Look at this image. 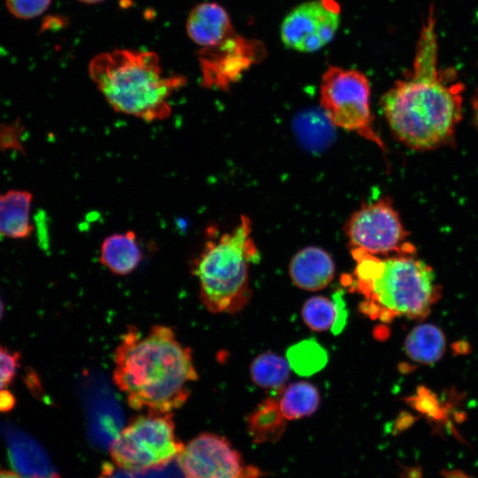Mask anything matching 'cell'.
Returning a JSON list of instances; mask_svg holds the SVG:
<instances>
[{
  "instance_id": "obj_1",
  "label": "cell",
  "mask_w": 478,
  "mask_h": 478,
  "mask_svg": "<svg viewBox=\"0 0 478 478\" xmlns=\"http://www.w3.org/2000/svg\"><path fill=\"white\" fill-rule=\"evenodd\" d=\"M433 8L423 24L412 69L383 95L382 109L394 135L412 150L450 143L462 118L463 83L437 65Z\"/></svg>"
},
{
  "instance_id": "obj_2",
  "label": "cell",
  "mask_w": 478,
  "mask_h": 478,
  "mask_svg": "<svg viewBox=\"0 0 478 478\" xmlns=\"http://www.w3.org/2000/svg\"><path fill=\"white\" fill-rule=\"evenodd\" d=\"M112 360V382L137 411L173 413L186 404L198 379L190 348L166 325H154L146 332L129 326Z\"/></svg>"
},
{
  "instance_id": "obj_3",
  "label": "cell",
  "mask_w": 478,
  "mask_h": 478,
  "mask_svg": "<svg viewBox=\"0 0 478 478\" xmlns=\"http://www.w3.org/2000/svg\"><path fill=\"white\" fill-rule=\"evenodd\" d=\"M351 253L355 269L342 278L343 283L363 296L358 309L370 319H423L440 297L434 271L413 254L382 258L358 249Z\"/></svg>"
},
{
  "instance_id": "obj_4",
  "label": "cell",
  "mask_w": 478,
  "mask_h": 478,
  "mask_svg": "<svg viewBox=\"0 0 478 478\" xmlns=\"http://www.w3.org/2000/svg\"><path fill=\"white\" fill-rule=\"evenodd\" d=\"M89 73L111 106L146 121L163 120L172 112L168 97L186 81L163 75L151 51L116 50L96 56Z\"/></svg>"
},
{
  "instance_id": "obj_5",
  "label": "cell",
  "mask_w": 478,
  "mask_h": 478,
  "mask_svg": "<svg viewBox=\"0 0 478 478\" xmlns=\"http://www.w3.org/2000/svg\"><path fill=\"white\" fill-rule=\"evenodd\" d=\"M251 220L242 215L229 232L206 240L191 263L199 298L212 313L235 314L249 302V266L258 260L252 239Z\"/></svg>"
},
{
  "instance_id": "obj_6",
  "label": "cell",
  "mask_w": 478,
  "mask_h": 478,
  "mask_svg": "<svg viewBox=\"0 0 478 478\" xmlns=\"http://www.w3.org/2000/svg\"><path fill=\"white\" fill-rule=\"evenodd\" d=\"M184 445L177 438L172 412H145L133 417L111 443L114 464L127 472H144L176 459Z\"/></svg>"
},
{
  "instance_id": "obj_7",
  "label": "cell",
  "mask_w": 478,
  "mask_h": 478,
  "mask_svg": "<svg viewBox=\"0 0 478 478\" xmlns=\"http://www.w3.org/2000/svg\"><path fill=\"white\" fill-rule=\"evenodd\" d=\"M320 102L333 125L355 132L385 150V145L374 127L370 83L363 73L329 66L322 75Z\"/></svg>"
},
{
  "instance_id": "obj_8",
  "label": "cell",
  "mask_w": 478,
  "mask_h": 478,
  "mask_svg": "<svg viewBox=\"0 0 478 478\" xmlns=\"http://www.w3.org/2000/svg\"><path fill=\"white\" fill-rule=\"evenodd\" d=\"M351 250L373 255L414 254L397 211L389 197L363 204L344 225Z\"/></svg>"
},
{
  "instance_id": "obj_9",
  "label": "cell",
  "mask_w": 478,
  "mask_h": 478,
  "mask_svg": "<svg viewBox=\"0 0 478 478\" xmlns=\"http://www.w3.org/2000/svg\"><path fill=\"white\" fill-rule=\"evenodd\" d=\"M176 462L186 478H258L263 473L246 466L224 436L201 433L190 440Z\"/></svg>"
},
{
  "instance_id": "obj_10",
  "label": "cell",
  "mask_w": 478,
  "mask_h": 478,
  "mask_svg": "<svg viewBox=\"0 0 478 478\" xmlns=\"http://www.w3.org/2000/svg\"><path fill=\"white\" fill-rule=\"evenodd\" d=\"M341 20L335 0H312L295 7L281 25L283 44L300 52H312L334 38Z\"/></svg>"
},
{
  "instance_id": "obj_11",
  "label": "cell",
  "mask_w": 478,
  "mask_h": 478,
  "mask_svg": "<svg viewBox=\"0 0 478 478\" xmlns=\"http://www.w3.org/2000/svg\"><path fill=\"white\" fill-rule=\"evenodd\" d=\"M264 49L258 42L236 34L220 44L203 48L197 53L201 65L202 85L209 89H228L242 73L262 58Z\"/></svg>"
},
{
  "instance_id": "obj_12",
  "label": "cell",
  "mask_w": 478,
  "mask_h": 478,
  "mask_svg": "<svg viewBox=\"0 0 478 478\" xmlns=\"http://www.w3.org/2000/svg\"><path fill=\"white\" fill-rule=\"evenodd\" d=\"M187 32L201 49L215 47L235 34L227 12L216 3L196 6L189 15Z\"/></svg>"
},
{
  "instance_id": "obj_13",
  "label": "cell",
  "mask_w": 478,
  "mask_h": 478,
  "mask_svg": "<svg viewBox=\"0 0 478 478\" xmlns=\"http://www.w3.org/2000/svg\"><path fill=\"white\" fill-rule=\"evenodd\" d=\"M0 431L8 445L12 466L30 477L58 478L56 474H48L49 460L40 445L19 428L11 424H2Z\"/></svg>"
},
{
  "instance_id": "obj_14",
  "label": "cell",
  "mask_w": 478,
  "mask_h": 478,
  "mask_svg": "<svg viewBox=\"0 0 478 478\" xmlns=\"http://www.w3.org/2000/svg\"><path fill=\"white\" fill-rule=\"evenodd\" d=\"M289 272L294 284L305 290L325 288L335 275V264L323 249L314 246L300 250L292 258Z\"/></svg>"
},
{
  "instance_id": "obj_15",
  "label": "cell",
  "mask_w": 478,
  "mask_h": 478,
  "mask_svg": "<svg viewBox=\"0 0 478 478\" xmlns=\"http://www.w3.org/2000/svg\"><path fill=\"white\" fill-rule=\"evenodd\" d=\"M33 195L25 189L0 193V235L27 239L33 232L31 207Z\"/></svg>"
},
{
  "instance_id": "obj_16",
  "label": "cell",
  "mask_w": 478,
  "mask_h": 478,
  "mask_svg": "<svg viewBox=\"0 0 478 478\" xmlns=\"http://www.w3.org/2000/svg\"><path fill=\"white\" fill-rule=\"evenodd\" d=\"M143 256L136 235L130 230L107 236L100 248L99 261L113 274L126 276L137 269Z\"/></svg>"
},
{
  "instance_id": "obj_17",
  "label": "cell",
  "mask_w": 478,
  "mask_h": 478,
  "mask_svg": "<svg viewBox=\"0 0 478 478\" xmlns=\"http://www.w3.org/2000/svg\"><path fill=\"white\" fill-rule=\"evenodd\" d=\"M279 401L267 397L247 416V429L257 443H274L281 439L286 428Z\"/></svg>"
},
{
  "instance_id": "obj_18",
  "label": "cell",
  "mask_w": 478,
  "mask_h": 478,
  "mask_svg": "<svg viewBox=\"0 0 478 478\" xmlns=\"http://www.w3.org/2000/svg\"><path fill=\"white\" fill-rule=\"evenodd\" d=\"M407 356L421 364L438 361L445 350V337L443 331L433 324H420L413 328L405 341Z\"/></svg>"
},
{
  "instance_id": "obj_19",
  "label": "cell",
  "mask_w": 478,
  "mask_h": 478,
  "mask_svg": "<svg viewBox=\"0 0 478 478\" xmlns=\"http://www.w3.org/2000/svg\"><path fill=\"white\" fill-rule=\"evenodd\" d=\"M278 401L284 418L292 420L313 414L320 405V397L313 384L297 382L286 387Z\"/></svg>"
},
{
  "instance_id": "obj_20",
  "label": "cell",
  "mask_w": 478,
  "mask_h": 478,
  "mask_svg": "<svg viewBox=\"0 0 478 478\" xmlns=\"http://www.w3.org/2000/svg\"><path fill=\"white\" fill-rule=\"evenodd\" d=\"M289 368L284 358L273 352H264L251 365V380L262 389L280 390L289 377Z\"/></svg>"
},
{
  "instance_id": "obj_21",
  "label": "cell",
  "mask_w": 478,
  "mask_h": 478,
  "mask_svg": "<svg viewBox=\"0 0 478 478\" xmlns=\"http://www.w3.org/2000/svg\"><path fill=\"white\" fill-rule=\"evenodd\" d=\"M327 351L314 339L301 341L287 351L289 366L298 374L312 375L328 362Z\"/></svg>"
},
{
  "instance_id": "obj_22",
  "label": "cell",
  "mask_w": 478,
  "mask_h": 478,
  "mask_svg": "<svg viewBox=\"0 0 478 478\" xmlns=\"http://www.w3.org/2000/svg\"><path fill=\"white\" fill-rule=\"evenodd\" d=\"M301 313L310 328L314 331H325L334 324L335 307L333 300L323 296H316L305 301Z\"/></svg>"
},
{
  "instance_id": "obj_23",
  "label": "cell",
  "mask_w": 478,
  "mask_h": 478,
  "mask_svg": "<svg viewBox=\"0 0 478 478\" xmlns=\"http://www.w3.org/2000/svg\"><path fill=\"white\" fill-rule=\"evenodd\" d=\"M10 12L19 19H32L46 11L50 0H5Z\"/></svg>"
},
{
  "instance_id": "obj_24",
  "label": "cell",
  "mask_w": 478,
  "mask_h": 478,
  "mask_svg": "<svg viewBox=\"0 0 478 478\" xmlns=\"http://www.w3.org/2000/svg\"><path fill=\"white\" fill-rule=\"evenodd\" d=\"M20 354L0 345V390L10 385L19 366Z\"/></svg>"
},
{
  "instance_id": "obj_25",
  "label": "cell",
  "mask_w": 478,
  "mask_h": 478,
  "mask_svg": "<svg viewBox=\"0 0 478 478\" xmlns=\"http://www.w3.org/2000/svg\"><path fill=\"white\" fill-rule=\"evenodd\" d=\"M20 127L19 123L0 127V149L14 148L18 150L21 148L20 135H19Z\"/></svg>"
},
{
  "instance_id": "obj_26",
  "label": "cell",
  "mask_w": 478,
  "mask_h": 478,
  "mask_svg": "<svg viewBox=\"0 0 478 478\" xmlns=\"http://www.w3.org/2000/svg\"><path fill=\"white\" fill-rule=\"evenodd\" d=\"M343 295V291L339 290V291H335L333 294V297H332V300L335 307V318L334 324L331 328V331L335 335H338L343 331L347 321L348 312L345 308V303H344Z\"/></svg>"
},
{
  "instance_id": "obj_27",
  "label": "cell",
  "mask_w": 478,
  "mask_h": 478,
  "mask_svg": "<svg viewBox=\"0 0 478 478\" xmlns=\"http://www.w3.org/2000/svg\"><path fill=\"white\" fill-rule=\"evenodd\" d=\"M15 405L14 396L7 389L0 390V412L11 411Z\"/></svg>"
},
{
  "instance_id": "obj_28",
  "label": "cell",
  "mask_w": 478,
  "mask_h": 478,
  "mask_svg": "<svg viewBox=\"0 0 478 478\" xmlns=\"http://www.w3.org/2000/svg\"><path fill=\"white\" fill-rule=\"evenodd\" d=\"M443 478H474L461 470H444L443 471Z\"/></svg>"
},
{
  "instance_id": "obj_29",
  "label": "cell",
  "mask_w": 478,
  "mask_h": 478,
  "mask_svg": "<svg viewBox=\"0 0 478 478\" xmlns=\"http://www.w3.org/2000/svg\"><path fill=\"white\" fill-rule=\"evenodd\" d=\"M0 478H39L21 475L18 473L0 469Z\"/></svg>"
},
{
  "instance_id": "obj_30",
  "label": "cell",
  "mask_w": 478,
  "mask_h": 478,
  "mask_svg": "<svg viewBox=\"0 0 478 478\" xmlns=\"http://www.w3.org/2000/svg\"><path fill=\"white\" fill-rule=\"evenodd\" d=\"M473 112H474V123L478 128V91L475 93L472 100Z\"/></svg>"
},
{
  "instance_id": "obj_31",
  "label": "cell",
  "mask_w": 478,
  "mask_h": 478,
  "mask_svg": "<svg viewBox=\"0 0 478 478\" xmlns=\"http://www.w3.org/2000/svg\"><path fill=\"white\" fill-rule=\"evenodd\" d=\"M4 312V303H3L2 299H1V297H0V320L3 318Z\"/></svg>"
},
{
  "instance_id": "obj_32",
  "label": "cell",
  "mask_w": 478,
  "mask_h": 478,
  "mask_svg": "<svg viewBox=\"0 0 478 478\" xmlns=\"http://www.w3.org/2000/svg\"><path fill=\"white\" fill-rule=\"evenodd\" d=\"M82 2H86V3H98V2H101L103 0H81Z\"/></svg>"
}]
</instances>
